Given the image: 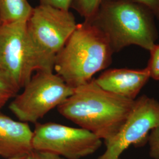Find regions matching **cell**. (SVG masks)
Here are the masks:
<instances>
[{
	"instance_id": "obj_1",
	"label": "cell",
	"mask_w": 159,
	"mask_h": 159,
	"mask_svg": "<svg viewBox=\"0 0 159 159\" xmlns=\"http://www.w3.org/2000/svg\"><path fill=\"white\" fill-rule=\"evenodd\" d=\"M134 102L104 90L93 79L74 88L57 110L66 119L105 141L119 130Z\"/></svg>"
},
{
	"instance_id": "obj_2",
	"label": "cell",
	"mask_w": 159,
	"mask_h": 159,
	"mask_svg": "<svg viewBox=\"0 0 159 159\" xmlns=\"http://www.w3.org/2000/svg\"><path fill=\"white\" fill-rule=\"evenodd\" d=\"M113 51L107 37L91 23L77 24L55 57L53 71L73 88L85 84L112 62Z\"/></svg>"
},
{
	"instance_id": "obj_3",
	"label": "cell",
	"mask_w": 159,
	"mask_h": 159,
	"mask_svg": "<svg viewBox=\"0 0 159 159\" xmlns=\"http://www.w3.org/2000/svg\"><path fill=\"white\" fill-rule=\"evenodd\" d=\"M85 21L106 35L114 53L131 45L150 51L157 38L152 12L131 0H103L94 17Z\"/></svg>"
},
{
	"instance_id": "obj_4",
	"label": "cell",
	"mask_w": 159,
	"mask_h": 159,
	"mask_svg": "<svg viewBox=\"0 0 159 159\" xmlns=\"http://www.w3.org/2000/svg\"><path fill=\"white\" fill-rule=\"evenodd\" d=\"M54 58L34 44L27 21L0 24V72L21 89L35 72L53 71Z\"/></svg>"
},
{
	"instance_id": "obj_5",
	"label": "cell",
	"mask_w": 159,
	"mask_h": 159,
	"mask_svg": "<svg viewBox=\"0 0 159 159\" xmlns=\"http://www.w3.org/2000/svg\"><path fill=\"white\" fill-rule=\"evenodd\" d=\"M23 90L10 102L9 108L20 121L36 123L58 107L74 92L54 71L35 72Z\"/></svg>"
},
{
	"instance_id": "obj_6",
	"label": "cell",
	"mask_w": 159,
	"mask_h": 159,
	"mask_svg": "<svg viewBox=\"0 0 159 159\" xmlns=\"http://www.w3.org/2000/svg\"><path fill=\"white\" fill-rule=\"evenodd\" d=\"M33 131V150L64 159H83L94 153L102 144V139L89 131L56 123H37Z\"/></svg>"
},
{
	"instance_id": "obj_7",
	"label": "cell",
	"mask_w": 159,
	"mask_h": 159,
	"mask_svg": "<svg viewBox=\"0 0 159 159\" xmlns=\"http://www.w3.org/2000/svg\"><path fill=\"white\" fill-rule=\"evenodd\" d=\"M159 123V102L146 95L139 97L119 130L104 141L106 150L97 159H120L131 145L142 147L148 142L149 133Z\"/></svg>"
},
{
	"instance_id": "obj_8",
	"label": "cell",
	"mask_w": 159,
	"mask_h": 159,
	"mask_svg": "<svg viewBox=\"0 0 159 159\" xmlns=\"http://www.w3.org/2000/svg\"><path fill=\"white\" fill-rule=\"evenodd\" d=\"M74 14L52 6L33 8L27 28L34 44L47 56L55 59L77 27Z\"/></svg>"
},
{
	"instance_id": "obj_9",
	"label": "cell",
	"mask_w": 159,
	"mask_h": 159,
	"mask_svg": "<svg viewBox=\"0 0 159 159\" xmlns=\"http://www.w3.org/2000/svg\"><path fill=\"white\" fill-rule=\"evenodd\" d=\"M150 78L148 68L108 69L95 79L97 84L106 91L135 100Z\"/></svg>"
},
{
	"instance_id": "obj_10",
	"label": "cell",
	"mask_w": 159,
	"mask_h": 159,
	"mask_svg": "<svg viewBox=\"0 0 159 159\" xmlns=\"http://www.w3.org/2000/svg\"><path fill=\"white\" fill-rule=\"evenodd\" d=\"M33 131L29 124L0 113V157L11 159L30 153Z\"/></svg>"
},
{
	"instance_id": "obj_11",
	"label": "cell",
	"mask_w": 159,
	"mask_h": 159,
	"mask_svg": "<svg viewBox=\"0 0 159 159\" xmlns=\"http://www.w3.org/2000/svg\"><path fill=\"white\" fill-rule=\"evenodd\" d=\"M33 7L28 0H0L1 23L27 21Z\"/></svg>"
},
{
	"instance_id": "obj_12",
	"label": "cell",
	"mask_w": 159,
	"mask_h": 159,
	"mask_svg": "<svg viewBox=\"0 0 159 159\" xmlns=\"http://www.w3.org/2000/svg\"><path fill=\"white\" fill-rule=\"evenodd\" d=\"M103 0H73L71 7L77 12L84 21H89L96 14Z\"/></svg>"
},
{
	"instance_id": "obj_13",
	"label": "cell",
	"mask_w": 159,
	"mask_h": 159,
	"mask_svg": "<svg viewBox=\"0 0 159 159\" xmlns=\"http://www.w3.org/2000/svg\"><path fill=\"white\" fill-rule=\"evenodd\" d=\"M20 90L11 80L0 72V113L6 103L16 96Z\"/></svg>"
},
{
	"instance_id": "obj_14",
	"label": "cell",
	"mask_w": 159,
	"mask_h": 159,
	"mask_svg": "<svg viewBox=\"0 0 159 159\" xmlns=\"http://www.w3.org/2000/svg\"><path fill=\"white\" fill-rule=\"evenodd\" d=\"M149 51L150 57L146 68L150 78L159 81V44H155Z\"/></svg>"
},
{
	"instance_id": "obj_15",
	"label": "cell",
	"mask_w": 159,
	"mask_h": 159,
	"mask_svg": "<svg viewBox=\"0 0 159 159\" xmlns=\"http://www.w3.org/2000/svg\"><path fill=\"white\" fill-rule=\"evenodd\" d=\"M148 143L150 157L153 159H159V123L150 131Z\"/></svg>"
},
{
	"instance_id": "obj_16",
	"label": "cell",
	"mask_w": 159,
	"mask_h": 159,
	"mask_svg": "<svg viewBox=\"0 0 159 159\" xmlns=\"http://www.w3.org/2000/svg\"><path fill=\"white\" fill-rule=\"evenodd\" d=\"M146 8L159 19V0H131Z\"/></svg>"
},
{
	"instance_id": "obj_17",
	"label": "cell",
	"mask_w": 159,
	"mask_h": 159,
	"mask_svg": "<svg viewBox=\"0 0 159 159\" xmlns=\"http://www.w3.org/2000/svg\"><path fill=\"white\" fill-rule=\"evenodd\" d=\"M40 4L52 6L65 10H70L73 0H39Z\"/></svg>"
},
{
	"instance_id": "obj_18",
	"label": "cell",
	"mask_w": 159,
	"mask_h": 159,
	"mask_svg": "<svg viewBox=\"0 0 159 159\" xmlns=\"http://www.w3.org/2000/svg\"><path fill=\"white\" fill-rule=\"evenodd\" d=\"M26 159H64L53 154L33 150L27 155Z\"/></svg>"
},
{
	"instance_id": "obj_19",
	"label": "cell",
	"mask_w": 159,
	"mask_h": 159,
	"mask_svg": "<svg viewBox=\"0 0 159 159\" xmlns=\"http://www.w3.org/2000/svg\"><path fill=\"white\" fill-rule=\"evenodd\" d=\"M26 157H27V155H26V156H21V157H15V158H11V159H26Z\"/></svg>"
},
{
	"instance_id": "obj_20",
	"label": "cell",
	"mask_w": 159,
	"mask_h": 159,
	"mask_svg": "<svg viewBox=\"0 0 159 159\" xmlns=\"http://www.w3.org/2000/svg\"><path fill=\"white\" fill-rule=\"evenodd\" d=\"M1 24V19H0V24Z\"/></svg>"
}]
</instances>
